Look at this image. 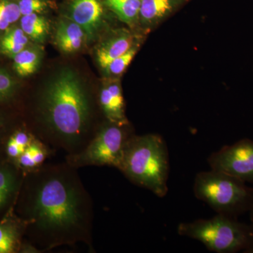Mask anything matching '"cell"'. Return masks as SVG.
Instances as JSON below:
<instances>
[{
    "label": "cell",
    "instance_id": "obj_1",
    "mask_svg": "<svg viewBox=\"0 0 253 253\" xmlns=\"http://www.w3.org/2000/svg\"><path fill=\"white\" fill-rule=\"evenodd\" d=\"M34 172L28 176L23 212L38 244L49 249L89 239L90 200L73 166Z\"/></svg>",
    "mask_w": 253,
    "mask_h": 253
},
{
    "label": "cell",
    "instance_id": "obj_2",
    "mask_svg": "<svg viewBox=\"0 0 253 253\" xmlns=\"http://www.w3.org/2000/svg\"><path fill=\"white\" fill-rule=\"evenodd\" d=\"M40 109L54 144L77 154L86 146L91 108L77 75L63 70L50 82L42 96Z\"/></svg>",
    "mask_w": 253,
    "mask_h": 253
},
{
    "label": "cell",
    "instance_id": "obj_3",
    "mask_svg": "<svg viewBox=\"0 0 253 253\" xmlns=\"http://www.w3.org/2000/svg\"><path fill=\"white\" fill-rule=\"evenodd\" d=\"M168 155L167 145L158 134L134 135L126 145L118 169L134 184L163 198L168 191Z\"/></svg>",
    "mask_w": 253,
    "mask_h": 253
},
{
    "label": "cell",
    "instance_id": "obj_4",
    "mask_svg": "<svg viewBox=\"0 0 253 253\" xmlns=\"http://www.w3.org/2000/svg\"><path fill=\"white\" fill-rule=\"evenodd\" d=\"M178 234L197 240L209 251L234 253L253 250V226L243 224L237 218L218 214L208 219L181 223Z\"/></svg>",
    "mask_w": 253,
    "mask_h": 253
},
{
    "label": "cell",
    "instance_id": "obj_5",
    "mask_svg": "<svg viewBox=\"0 0 253 253\" xmlns=\"http://www.w3.org/2000/svg\"><path fill=\"white\" fill-rule=\"evenodd\" d=\"M194 191L219 214L237 218L249 211L253 189L246 182L224 172L212 170L199 172L195 179Z\"/></svg>",
    "mask_w": 253,
    "mask_h": 253
},
{
    "label": "cell",
    "instance_id": "obj_6",
    "mask_svg": "<svg viewBox=\"0 0 253 253\" xmlns=\"http://www.w3.org/2000/svg\"><path fill=\"white\" fill-rule=\"evenodd\" d=\"M133 136L129 123L108 121L84 149L70 156L68 164L73 167L107 166L118 168L126 145Z\"/></svg>",
    "mask_w": 253,
    "mask_h": 253
},
{
    "label": "cell",
    "instance_id": "obj_7",
    "mask_svg": "<svg viewBox=\"0 0 253 253\" xmlns=\"http://www.w3.org/2000/svg\"><path fill=\"white\" fill-rule=\"evenodd\" d=\"M208 161L212 170L253 183V141L251 139H241L224 146L211 155Z\"/></svg>",
    "mask_w": 253,
    "mask_h": 253
},
{
    "label": "cell",
    "instance_id": "obj_8",
    "mask_svg": "<svg viewBox=\"0 0 253 253\" xmlns=\"http://www.w3.org/2000/svg\"><path fill=\"white\" fill-rule=\"evenodd\" d=\"M70 19L85 32L87 40L94 39L99 31L104 7L101 0H73L69 8Z\"/></svg>",
    "mask_w": 253,
    "mask_h": 253
},
{
    "label": "cell",
    "instance_id": "obj_9",
    "mask_svg": "<svg viewBox=\"0 0 253 253\" xmlns=\"http://www.w3.org/2000/svg\"><path fill=\"white\" fill-rule=\"evenodd\" d=\"M188 0H141L139 20L146 27L158 26Z\"/></svg>",
    "mask_w": 253,
    "mask_h": 253
},
{
    "label": "cell",
    "instance_id": "obj_10",
    "mask_svg": "<svg viewBox=\"0 0 253 253\" xmlns=\"http://www.w3.org/2000/svg\"><path fill=\"white\" fill-rule=\"evenodd\" d=\"M101 109L108 121L127 123L125 113V101L121 84L118 81L107 83L99 94Z\"/></svg>",
    "mask_w": 253,
    "mask_h": 253
},
{
    "label": "cell",
    "instance_id": "obj_11",
    "mask_svg": "<svg viewBox=\"0 0 253 253\" xmlns=\"http://www.w3.org/2000/svg\"><path fill=\"white\" fill-rule=\"evenodd\" d=\"M87 39L85 32L71 19L61 21L56 28L55 42L61 51L66 54L77 52Z\"/></svg>",
    "mask_w": 253,
    "mask_h": 253
},
{
    "label": "cell",
    "instance_id": "obj_12",
    "mask_svg": "<svg viewBox=\"0 0 253 253\" xmlns=\"http://www.w3.org/2000/svg\"><path fill=\"white\" fill-rule=\"evenodd\" d=\"M133 38L130 33L121 31L106 40L96 51V60L103 70L113 60L126 54L132 46Z\"/></svg>",
    "mask_w": 253,
    "mask_h": 253
},
{
    "label": "cell",
    "instance_id": "obj_13",
    "mask_svg": "<svg viewBox=\"0 0 253 253\" xmlns=\"http://www.w3.org/2000/svg\"><path fill=\"white\" fill-rule=\"evenodd\" d=\"M20 186V179L14 167L0 163V212L14 199Z\"/></svg>",
    "mask_w": 253,
    "mask_h": 253
},
{
    "label": "cell",
    "instance_id": "obj_14",
    "mask_svg": "<svg viewBox=\"0 0 253 253\" xmlns=\"http://www.w3.org/2000/svg\"><path fill=\"white\" fill-rule=\"evenodd\" d=\"M21 28L28 38L38 43H43L47 38L49 24L44 16L38 14L22 16Z\"/></svg>",
    "mask_w": 253,
    "mask_h": 253
},
{
    "label": "cell",
    "instance_id": "obj_15",
    "mask_svg": "<svg viewBox=\"0 0 253 253\" xmlns=\"http://www.w3.org/2000/svg\"><path fill=\"white\" fill-rule=\"evenodd\" d=\"M13 59L15 71L20 77L25 78L36 72L41 64L42 56L38 50L24 49L15 55Z\"/></svg>",
    "mask_w": 253,
    "mask_h": 253
},
{
    "label": "cell",
    "instance_id": "obj_16",
    "mask_svg": "<svg viewBox=\"0 0 253 253\" xmlns=\"http://www.w3.org/2000/svg\"><path fill=\"white\" fill-rule=\"evenodd\" d=\"M20 226L16 221L4 219L0 221V253H12L19 250Z\"/></svg>",
    "mask_w": 253,
    "mask_h": 253
},
{
    "label": "cell",
    "instance_id": "obj_17",
    "mask_svg": "<svg viewBox=\"0 0 253 253\" xmlns=\"http://www.w3.org/2000/svg\"><path fill=\"white\" fill-rule=\"evenodd\" d=\"M29 38L21 28H14L9 30L0 42V48L3 54L14 57L27 46Z\"/></svg>",
    "mask_w": 253,
    "mask_h": 253
},
{
    "label": "cell",
    "instance_id": "obj_18",
    "mask_svg": "<svg viewBox=\"0 0 253 253\" xmlns=\"http://www.w3.org/2000/svg\"><path fill=\"white\" fill-rule=\"evenodd\" d=\"M106 3L123 22L131 24L139 20V0H106Z\"/></svg>",
    "mask_w": 253,
    "mask_h": 253
},
{
    "label": "cell",
    "instance_id": "obj_19",
    "mask_svg": "<svg viewBox=\"0 0 253 253\" xmlns=\"http://www.w3.org/2000/svg\"><path fill=\"white\" fill-rule=\"evenodd\" d=\"M47 156L46 150L39 141L33 140L16 160L18 166L23 169H35L44 163Z\"/></svg>",
    "mask_w": 253,
    "mask_h": 253
},
{
    "label": "cell",
    "instance_id": "obj_20",
    "mask_svg": "<svg viewBox=\"0 0 253 253\" xmlns=\"http://www.w3.org/2000/svg\"><path fill=\"white\" fill-rule=\"evenodd\" d=\"M21 16L18 4L9 0H0V31H6Z\"/></svg>",
    "mask_w": 253,
    "mask_h": 253
},
{
    "label": "cell",
    "instance_id": "obj_21",
    "mask_svg": "<svg viewBox=\"0 0 253 253\" xmlns=\"http://www.w3.org/2000/svg\"><path fill=\"white\" fill-rule=\"evenodd\" d=\"M136 52H137V47L134 45L130 49L128 50L126 54L113 60L106 66V68H104V71L106 74L110 77L121 76L130 64Z\"/></svg>",
    "mask_w": 253,
    "mask_h": 253
},
{
    "label": "cell",
    "instance_id": "obj_22",
    "mask_svg": "<svg viewBox=\"0 0 253 253\" xmlns=\"http://www.w3.org/2000/svg\"><path fill=\"white\" fill-rule=\"evenodd\" d=\"M21 16L41 14L47 9V0H19L18 3Z\"/></svg>",
    "mask_w": 253,
    "mask_h": 253
},
{
    "label": "cell",
    "instance_id": "obj_23",
    "mask_svg": "<svg viewBox=\"0 0 253 253\" xmlns=\"http://www.w3.org/2000/svg\"><path fill=\"white\" fill-rule=\"evenodd\" d=\"M15 82L12 77L4 70L0 69V100L6 99L14 91Z\"/></svg>",
    "mask_w": 253,
    "mask_h": 253
},
{
    "label": "cell",
    "instance_id": "obj_24",
    "mask_svg": "<svg viewBox=\"0 0 253 253\" xmlns=\"http://www.w3.org/2000/svg\"><path fill=\"white\" fill-rule=\"evenodd\" d=\"M10 139H12L16 144L25 150L27 149L34 140L29 133L24 131H16L10 137Z\"/></svg>",
    "mask_w": 253,
    "mask_h": 253
},
{
    "label": "cell",
    "instance_id": "obj_25",
    "mask_svg": "<svg viewBox=\"0 0 253 253\" xmlns=\"http://www.w3.org/2000/svg\"><path fill=\"white\" fill-rule=\"evenodd\" d=\"M24 151L25 149L16 144L12 139H9L7 141L6 146V152L11 159L16 161Z\"/></svg>",
    "mask_w": 253,
    "mask_h": 253
},
{
    "label": "cell",
    "instance_id": "obj_26",
    "mask_svg": "<svg viewBox=\"0 0 253 253\" xmlns=\"http://www.w3.org/2000/svg\"><path fill=\"white\" fill-rule=\"evenodd\" d=\"M249 212L250 214H251V221H252V225L253 226V199L251 208H250Z\"/></svg>",
    "mask_w": 253,
    "mask_h": 253
},
{
    "label": "cell",
    "instance_id": "obj_27",
    "mask_svg": "<svg viewBox=\"0 0 253 253\" xmlns=\"http://www.w3.org/2000/svg\"><path fill=\"white\" fill-rule=\"evenodd\" d=\"M1 126H2V123H1V119H0V132H1Z\"/></svg>",
    "mask_w": 253,
    "mask_h": 253
},
{
    "label": "cell",
    "instance_id": "obj_28",
    "mask_svg": "<svg viewBox=\"0 0 253 253\" xmlns=\"http://www.w3.org/2000/svg\"><path fill=\"white\" fill-rule=\"evenodd\" d=\"M251 253H253V251H252V252H251Z\"/></svg>",
    "mask_w": 253,
    "mask_h": 253
},
{
    "label": "cell",
    "instance_id": "obj_29",
    "mask_svg": "<svg viewBox=\"0 0 253 253\" xmlns=\"http://www.w3.org/2000/svg\"><path fill=\"white\" fill-rule=\"evenodd\" d=\"M139 1H141V0H139Z\"/></svg>",
    "mask_w": 253,
    "mask_h": 253
}]
</instances>
